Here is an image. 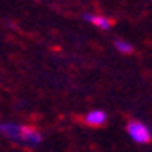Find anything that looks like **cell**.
<instances>
[{
  "instance_id": "cell-4",
  "label": "cell",
  "mask_w": 152,
  "mask_h": 152,
  "mask_svg": "<svg viewBox=\"0 0 152 152\" xmlns=\"http://www.w3.org/2000/svg\"><path fill=\"white\" fill-rule=\"evenodd\" d=\"M83 120L91 127H102V125L107 123V112L105 110H100V109H94V110H89L85 114Z\"/></svg>"
},
{
  "instance_id": "cell-3",
  "label": "cell",
  "mask_w": 152,
  "mask_h": 152,
  "mask_svg": "<svg viewBox=\"0 0 152 152\" xmlns=\"http://www.w3.org/2000/svg\"><path fill=\"white\" fill-rule=\"evenodd\" d=\"M83 20L92 24L94 27H98L102 31H109L112 27V20L107 18L105 15H98V13H83Z\"/></svg>"
},
{
  "instance_id": "cell-1",
  "label": "cell",
  "mask_w": 152,
  "mask_h": 152,
  "mask_svg": "<svg viewBox=\"0 0 152 152\" xmlns=\"http://www.w3.org/2000/svg\"><path fill=\"white\" fill-rule=\"evenodd\" d=\"M0 132H2V136H6L7 140L20 141L24 145H29V147H36L42 141V134L38 130H34L27 125H22V123H15V121L2 123L0 125Z\"/></svg>"
},
{
  "instance_id": "cell-5",
  "label": "cell",
  "mask_w": 152,
  "mask_h": 152,
  "mask_svg": "<svg viewBox=\"0 0 152 152\" xmlns=\"http://www.w3.org/2000/svg\"><path fill=\"white\" fill-rule=\"evenodd\" d=\"M114 47H116V51H120L121 54H132V53H134L132 44L127 42V40H121V38H118V40L114 42Z\"/></svg>"
},
{
  "instance_id": "cell-2",
  "label": "cell",
  "mask_w": 152,
  "mask_h": 152,
  "mask_svg": "<svg viewBox=\"0 0 152 152\" xmlns=\"http://www.w3.org/2000/svg\"><path fill=\"white\" fill-rule=\"evenodd\" d=\"M127 134L134 143H140V145L150 143V140H152V132H150L148 125L143 121H138V120H132L127 123Z\"/></svg>"
}]
</instances>
